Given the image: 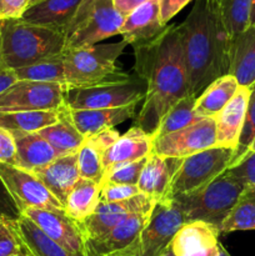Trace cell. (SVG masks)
Segmentation results:
<instances>
[{
  "label": "cell",
  "mask_w": 255,
  "mask_h": 256,
  "mask_svg": "<svg viewBox=\"0 0 255 256\" xmlns=\"http://www.w3.org/2000/svg\"><path fill=\"white\" fill-rule=\"evenodd\" d=\"M134 54L135 75L146 84L144 104L134 126L154 136L165 114L189 95L179 25H168L154 42L135 48Z\"/></svg>",
  "instance_id": "6da1fadb"
},
{
  "label": "cell",
  "mask_w": 255,
  "mask_h": 256,
  "mask_svg": "<svg viewBox=\"0 0 255 256\" xmlns=\"http://www.w3.org/2000/svg\"><path fill=\"white\" fill-rule=\"evenodd\" d=\"M179 30L188 72V92L198 99L214 80L229 74L232 39L209 0H195Z\"/></svg>",
  "instance_id": "7a4b0ae2"
},
{
  "label": "cell",
  "mask_w": 255,
  "mask_h": 256,
  "mask_svg": "<svg viewBox=\"0 0 255 256\" xmlns=\"http://www.w3.org/2000/svg\"><path fill=\"white\" fill-rule=\"evenodd\" d=\"M65 52L62 32L8 19L0 32V69L16 70L35 62L59 56Z\"/></svg>",
  "instance_id": "3957f363"
},
{
  "label": "cell",
  "mask_w": 255,
  "mask_h": 256,
  "mask_svg": "<svg viewBox=\"0 0 255 256\" xmlns=\"http://www.w3.org/2000/svg\"><path fill=\"white\" fill-rule=\"evenodd\" d=\"M126 45L128 42L122 40L112 44L65 50L62 52L65 86L84 88L129 79L132 75L122 72L116 65Z\"/></svg>",
  "instance_id": "277c9868"
},
{
  "label": "cell",
  "mask_w": 255,
  "mask_h": 256,
  "mask_svg": "<svg viewBox=\"0 0 255 256\" xmlns=\"http://www.w3.org/2000/svg\"><path fill=\"white\" fill-rule=\"evenodd\" d=\"M244 189L245 185L226 170L206 186L172 199L179 204L185 222H206L220 232Z\"/></svg>",
  "instance_id": "5b68a950"
},
{
  "label": "cell",
  "mask_w": 255,
  "mask_h": 256,
  "mask_svg": "<svg viewBox=\"0 0 255 256\" xmlns=\"http://www.w3.org/2000/svg\"><path fill=\"white\" fill-rule=\"evenodd\" d=\"M124 16L114 0H82L74 18L65 29V50L96 45L102 40L120 34Z\"/></svg>",
  "instance_id": "8992f818"
},
{
  "label": "cell",
  "mask_w": 255,
  "mask_h": 256,
  "mask_svg": "<svg viewBox=\"0 0 255 256\" xmlns=\"http://www.w3.org/2000/svg\"><path fill=\"white\" fill-rule=\"evenodd\" d=\"M146 84L138 75L122 82L84 88H65V105L72 110L115 109L145 99Z\"/></svg>",
  "instance_id": "52a82bcc"
},
{
  "label": "cell",
  "mask_w": 255,
  "mask_h": 256,
  "mask_svg": "<svg viewBox=\"0 0 255 256\" xmlns=\"http://www.w3.org/2000/svg\"><path fill=\"white\" fill-rule=\"evenodd\" d=\"M185 222L184 214L174 199L155 202L138 240L119 256H160Z\"/></svg>",
  "instance_id": "ba28073f"
},
{
  "label": "cell",
  "mask_w": 255,
  "mask_h": 256,
  "mask_svg": "<svg viewBox=\"0 0 255 256\" xmlns=\"http://www.w3.org/2000/svg\"><path fill=\"white\" fill-rule=\"evenodd\" d=\"M234 154L232 149L214 146L182 159L170 185L168 199L194 192L214 182L229 169Z\"/></svg>",
  "instance_id": "9c48e42d"
},
{
  "label": "cell",
  "mask_w": 255,
  "mask_h": 256,
  "mask_svg": "<svg viewBox=\"0 0 255 256\" xmlns=\"http://www.w3.org/2000/svg\"><path fill=\"white\" fill-rule=\"evenodd\" d=\"M65 85L18 80L0 94V112H52L65 106Z\"/></svg>",
  "instance_id": "30bf717a"
},
{
  "label": "cell",
  "mask_w": 255,
  "mask_h": 256,
  "mask_svg": "<svg viewBox=\"0 0 255 256\" xmlns=\"http://www.w3.org/2000/svg\"><path fill=\"white\" fill-rule=\"evenodd\" d=\"M0 182L14 202L18 215L26 209L65 212L62 202L32 172L28 170L0 162Z\"/></svg>",
  "instance_id": "8fae6325"
},
{
  "label": "cell",
  "mask_w": 255,
  "mask_h": 256,
  "mask_svg": "<svg viewBox=\"0 0 255 256\" xmlns=\"http://www.w3.org/2000/svg\"><path fill=\"white\" fill-rule=\"evenodd\" d=\"M218 146L214 118H202L195 124L154 140L152 152L164 158L185 159Z\"/></svg>",
  "instance_id": "7c38bea8"
},
{
  "label": "cell",
  "mask_w": 255,
  "mask_h": 256,
  "mask_svg": "<svg viewBox=\"0 0 255 256\" xmlns=\"http://www.w3.org/2000/svg\"><path fill=\"white\" fill-rule=\"evenodd\" d=\"M154 204L155 200L144 194H139L125 202H105L100 200L95 212L84 222L76 224L84 240L98 239L124 222L130 215L150 212Z\"/></svg>",
  "instance_id": "4fadbf2b"
},
{
  "label": "cell",
  "mask_w": 255,
  "mask_h": 256,
  "mask_svg": "<svg viewBox=\"0 0 255 256\" xmlns=\"http://www.w3.org/2000/svg\"><path fill=\"white\" fill-rule=\"evenodd\" d=\"M19 215L34 222L48 238L72 254L84 256V238L79 226L65 212L45 209H26Z\"/></svg>",
  "instance_id": "5bb4252c"
},
{
  "label": "cell",
  "mask_w": 255,
  "mask_h": 256,
  "mask_svg": "<svg viewBox=\"0 0 255 256\" xmlns=\"http://www.w3.org/2000/svg\"><path fill=\"white\" fill-rule=\"evenodd\" d=\"M152 212V210H150ZM150 212H136L98 239L84 240V256H119L134 245Z\"/></svg>",
  "instance_id": "9a60e30c"
},
{
  "label": "cell",
  "mask_w": 255,
  "mask_h": 256,
  "mask_svg": "<svg viewBox=\"0 0 255 256\" xmlns=\"http://www.w3.org/2000/svg\"><path fill=\"white\" fill-rule=\"evenodd\" d=\"M166 28L160 20L159 0H150L124 18L120 35L135 49L154 42Z\"/></svg>",
  "instance_id": "2e32d148"
},
{
  "label": "cell",
  "mask_w": 255,
  "mask_h": 256,
  "mask_svg": "<svg viewBox=\"0 0 255 256\" xmlns=\"http://www.w3.org/2000/svg\"><path fill=\"white\" fill-rule=\"evenodd\" d=\"M219 230L202 222H185L172 242L176 256H219Z\"/></svg>",
  "instance_id": "e0dca14e"
},
{
  "label": "cell",
  "mask_w": 255,
  "mask_h": 256,
  "mask_svg": "<svg viewBox=\"0 0 255 256\" xmlns=\"http://www.w3.org/2000/svg\"><path fill=\"white\" fill-rule=\"evenodd\" d=\"M154 136L142 132L140 128L132 126L105 152L102 156L104 174L120 165L129 164L145 159L152 152Z\"/></svg>",
  "instance_id": "ac0fdd59"
},
{
  "label": "cell",
  "mask_w": 255,
  "mask_h": 256,
  "mask_svg": "<svg viewBox=\"0 0 255 256\" xmlns=\"http://www.w3.org/2000/svg\"><path fill=\"white\" fill-rule=\"evenodd\" d=\"M182 162V159L164 158L152 152L148 156L138 182L140 192L152 198L155 202L168 199L170 185Z\"/></svg>",
  "instance_id": "d6986e66"
},
{
  "label": "cell",
  "mask_w": 255,
  "mask_h": 256,
  "mask_svg": "<svg viewBox=\"0 0 255 256\" xmlns=\"http://www.w3.org/2000/svg\"><path fill=\"white\" fill-rule=\"evenodd\" d=\"M250 96V88L239 86L238 92L226 104V106L214 116L216 124L218 146L228 148L235 152L239 144L240 135L244 126L245 112Z\"/></svg>",
  "instance_id": "ffe728a7"
},
{
  "label": "cell",
  "mask_w": 255,
  "mask_h": 256,
  "mask_svg": "<svg viewBox=\"0 0 255 256\" xmlns=\"http://www.w3.org/2000/svg\"><path fill=\"white\" fill-rule=\"evenodd\" d=\"M136 105H129L115 109H86L72 110L65 106V112L78 132L88 139L95 134L112 129L115 125L122 124L128 119L136 116Z\"/></svg>",
  "instance_id": "44dd1931"
},
{
  "label": "cell",
  "mask_w": 255,
  "mask_h": 256,
  "mask_svg": "<svg viewBox=\"0 0 255 256\" xmlns=\"http://www.w3.org/2000/svg\"><path fill=\"white\" fill-rule=\"evenodd\" d=\"M65 208L70 192L80 179L78 152L60 156L46 166L32 172Z\"/></svg>",
  "instance_id": "7402d4cb"
},
{
  "label": "cell",
  "mask_w": 255,
  "mask_h": 256,
  "mask_svg": "<svg viewBox=\"0 0 255 256\" xmlns=\"http://www.w3.org/2000/svg\"><path fill=\"white\" fill-rule=\"evenodd\" d=\"M82 0H38L29 5L20 19L25 22L65 32Z\"/></svg>",
  "instance_id": "603a6c76"
},
{
  "label": "cell",
  "mask_w": 255,
  "mask_h": 256,
  "mask_svg": "<svg viewBox=\"0 0 255 256\" xmlns=\"http://www.w3.org/2000/svg\"><path fill=\"white\" fill-rule=\"evenodd\" d=\"M229 74L239 86L252 88L255 84V26H249L232 39Z\"/></svg>",
  "instance_id": "cb8c5ba5"
},
{
  "label": "cell",
  "mask_w": 255,
  "mask_h": 256,
  "mask_svg": "<svg viewBox=\"0 0 255 256\" xmlns=\"http://www.w3.org/2000/svg\"><path fill=\"white\" fill-rule=\"evenodd\" d=\"M16 146V166L28 172L42 169L60 158L56 150L39 134L14 135Z\"/></svg>",
  "instance_id": "d4e9b609"
},
{
  "label": "cell",
  "mask_w": 255,
  "mask_h": 256,
  "mask_svg": "<svg viewBox=\"0 0 255 256\" xmlns=\"http://www.w3.org/2000/svg\"><path fill=\"white\" fill-rule=\"evenodd\" d=\"M239 89L232 75H222L212 82L200 94L194 105V112L200 118H214L226 106Z\"/></svg>",
  "instance_id": "484cf974"
},
{
  "label": "cell",
  "mask_w": 255,
  "mask_h": 256,
  "mask_svg": "<svg viewBox=\"0 0 255 256\" xmlns=\"http://www.w3.org/2000/svg\"><path fill=\"white\" fill-rule=\"evenodd\" d=\"M14 228L22 246L32 256H80L52 242L24 215H18L14 219Z\"/></svg>",
  "instance_id": "4316f807"
},
{
  "label": "cell",
  "mask_w": 255,
  "mask_h": 256,
  "mask_svg": "<svg viewBox=\"0 0 255 256\" xmlns=\"http://www.w3.org/2000/svg\"><path fill=\"white\" fill-rule=\"evenodd\" d=\"M100 194H102V185L80 178L65 202V214L75 222H84L99 205Z\"/></svg>",
  "instance_id": "83f0119b"
},
{
  "label": "cell",
  "mask_w": 255,
  "mask_h": 256,
  "mask_svg": "<svg viewBox=\"0 0 255 256\" xmlns=\"http://www.w3.org/2000/svg\"><path fill=\"white\" fill-rule=\"evenodd\" d=\"M65 106L60 110V118L55 124L44 128L39 132V134L56 150L60 156L75 154L79 152L85 142V138L78 132L66 115Z\"/></svg>",
  "instance_id": "f1b7e54d"
},
{
  "label": "cell",
  "mask_w": 255,
  "mask_h": 256,
  "mask_svg": "<svg viewBox=\"0 0 255 256\" xmlns=\"http://www.w3.org/2000/svg\"><path fill=\"white\" fill-rule=\"evenodd\" d=\"M59 118L60 110L0 112V128L9 132L12 136L19 134H32L55 124Z\"/></svg>",
  "instance_id": "f546056e"
},
{
  "label": "cell",
  "mask_w": 255,
  "mask_h": 256,
  "mask_svg": "<svg viewBox=\"0 0 255 256\" xmlns=\"http://www.w3.org/2000/svg\"><path fill=\"white\" fill-rule=\"evenodd\" d=\"M255 230V186L246 185L230 214L224 220L220 234Z\"/></svg>",
  "instance_id": "4dcf8cb0"
},
{
  "label": "cell",
  "mask_w": 255,
  "mask_h": 256,
  "mask_svg": "<svg viewBox=\"0 0 255 256\" xmlns=\"http://www.w3.org/2000/svg\"><path fill=\"white\" fill-rule=\"evenodd\" d=\"M209 2L219 12L232 39L242 34L250 26L252 0H209Z\"/></svg>",
  "instance_id": "1f68e13d"
},
{
  "label": "cell",
  "mask_w": 255,
  "mask_h": 256,
  "mask_svg": "<svg viewBox=\"0 0 255 256\" xmlns=\"http://www.w3.org/2000/svg\"><path fill=\"white\" fill-rule=\"evenodd\" d=\"M195 102H196V99L189 96V95L178 102L160 122L159 128L154 135V140L165 136L168 134H172V132H179V130L190 126V125L202 120V118L198 116L196 112H194Z\"/></svg>",
  "instance_id": "d6a6232c"
},
{
  "label": "cell",
  "mask_w": 255,
  "mask_h": 256,
  "mask_svg": "<svg viewBox=\"0 0 255 256\" xmlns=\"http://www.w3.org/2000/svg\"><path fill=\"white\" fill-rule=\"evenodd\" d=\"M18 80H32L40 82H56L65 85L64 58L62 54L59 56L50 58L42 62H35L29 66L14 70Z\"/></svg>",
  "instance_id": "836d02e7"
},
{
  "label": "cell",
  "mask_w": 255,
  "mask_h": 256,
  "mask_svg": "<svg viewBox=\"0 0 255 256\" xmlns=\"http://www.w3.org/2000/svg\"><path fill=\"white\" fill-rule=\"evenodd\" d=\"M102 156L104 154L89 139H85L84 144L78 152V169L80 178L102 185L104 178Z\"/></svg>",
  "instance_id": "e575fe53"
},
{
  "label": "cell",
  "mask_w": 255,
  "mask_h": 256,
  "mask_svg": "<svg viewBox=\"0 0 255 256\" xmlns=\"http://www.w3.org/2000/svg\"><path fill=\"white\" fill-rule=\"evenodd\" d=\"M255 139V84L250 88V96L248 102L246 112H245L244 126H242V135H240L239 144H238L236 150H235L234 159L230 166L236 164L238 162L245 156L248 152L250 150L252 142Z\"/></svg>",
  "instance_id": "d590c367"
},
{
  "label": "cell",
  "mask_w": 255,
  "mask_h": 256,
  "mask_svg": "<svg viewBox=\"0 0 255 256\" xmlns=\"http://www.w3.org/2000/svg\"><path fill=\"white\" fill-rule=\"evenodd\" d=\"M148 158L138 162H129V164L120 165L114 168L104 174L102 178V184H120V185H138L142 175L144 165L146 162Z\"/></svg>",
  "instance_id": "8d00e7d4"
},
{
  "label": "cell",
  "mask_w": 255,
  "mask_h": 256,
  "mask_svg": "<svg viewBox=\"0 0 255 256\" xmlns=\"http://www.w3.org/2000/svg\"><path fill=\"white\" fill-rule=\"evenodd\" d=\"M22 249L14 228V219L0 216V256H12Z\"/></svg>",
  "instance_id": "74e56055"
},
{
  "label": "cell",
  "mask_w": 255,
  "mask_h": 256,
  "mask_svg": "<svg viewBox=\"0 0 255 256\" xmlns=\"http://www.w3.org/2000/svg\"><path fill=\"white\" fill-rule=\"evenodd\" d=\"M142 194L138 185H120V184H102L100 200L105 202H125L136 195Z\"/></svg>",
  "instance_id": "f35d334b"
},
{
  "label": "cell",
  "mask_w": 255,
  "mask_h": 256,
  "mask_svg": "<svg viewBox=\"0 0 255 256\" xmlns=\"http://www.w3.org/2000/svg\"><path fill=\"white\" fill-rule=\"evenodd\" d=\"M228 172L236 178L239 182L246 185H254L255 186V152H246L244 158L236 164L230 166Z\"/></svg>",
  "instance_id": "ab89813d"
},
{
  "label": "cell",
  "mask_w": 255,
  "mask_h": 256,
  "mask_svg": "<svg viewBox=\"0 0 255 256\" xmlns=\"http://www.w3.org/2000/svg\"><path fill=\"white\" fill-rule=\"evenodd\" d=\"M0 162L16 166V146L14 136L0 128Z\"/></svg>",
  "instance_id": "60d3db41"
},
{
  "label": "cell",
  "mask_w": 255,
  "mask_h": 256,
  "mask_svg": "<svg viewBox=\"0 0 255 256\" xmlns=\"http://www.w3.org/2000/svg\"><path fill=\"white\" fill-rule=\"evenodd\" d=\"M28 5V0H0V20L20 19Z\"/></svg>",
  "instance_id": "b9f144b4"
},
{
  "label": "cell",
  "mask_w": 255,
  "mask_h": 256,
  "mask_svg": "<svg viewBox=\"0 0 255 256\" xmlns=\"http://www.w3.org/2000/svg\"><path fill=\"white\" fill-rule=\"evenodd\" d=\"M192 0H159L160 20L164 25L175 16L179 12H182Z\"/></svg>",
  "instance_id": "7bdbcfd3"
},
{
  "label": "cell",
  "mask_w": 255,
  "mask_h": 256,
  "mask_svg": "<svg viewBox=\"0 0 255 256\" xmlns=\"http://www.w3.org/2000/svg\"><path fill=\"white\" fill-rule=\"evenodd\" d=\"M120 138V134L118 130L115 129H106L104 132H99V134H95L92 136L88 138L102 154H105L108 149L116 142Z\"/></svg>",
  "instance_id": "ee69618b"
},
{
  "label": "cell",
  "mask_w": 255,
  "mask_h": 256,
  "mask_svg": "<svg viewBox=\"0 0 255 256\" xmlns=\"http://www.w3.org/2000/svg\"><path fill=\"white\" fill-rule=\"evenodd\" d=\"M148 2H150V0H114V5L118 12L125 18L130 12H134L136 8L142 6V4Z\"/></svg>",
  "instance_id": "f6af8a7d"
},
{
  "label": "cell",
  "mask_w": 255,
  "mask_h": 256,
  "mask_svg": "<svg viewBox=\"0 0 255 256\" xmlns=\"http://www.w3.org/2000/svg\"><path fill=\"white\" fill-rule=\"evenodd\" d=\"M15 82H18V78L12 70L0 69V94L12 86Z\"/></svg>",
  "instance_id": "bcb514c9"
},
{
  "label": "cell",
  "mask_w": 255,
  "mask_h": 256,
  "mask_svg": "<svg viewBox=\"0 0 255 256\" xmlns=\"http://www.w3.org/2000/svg\"><path fill=\"white\" fill-rule=\"evenodd\" d=\"M250 26H255V0H252V15H250Z\"/></svg>",
  "instance_id": "7dc6e473"
},
{
  "label": "cell",
  "mask_w": 255,
  "mask_h": 256,
  "mask_svg": "<svg viewBox=\"0 0 255 256\" xmlns=\"http://www.w3.org/2000/svg\"><path fill=\"white\" fill-rule=\"evenodd\" d=\"M160 256H176L174 254V252H172V244L169 245V246L166 248V249L164 250V252H162V255Z\"/></svg>",
  "instance_id": "c3c4849f"
},
{
  "label": "cell",
  "mask_w": 255,
  "mask_h": 256,
  "mask_svg": "<svg viewBox=\"0 0 255 256\" xmlns=\"http://www.w3.org/2000/svg\"><path fill=\"white\" fill-rule=\"evenodd\" d=\"M12 256H32V255H30V254H29V252H28V250L25 249L24 246H22V249L20 250V252H18V254H15V255H12Z\"/></svg>",
  "instance_id": "681fc988"
},
{
  "label": "cell",
  "mask_w": 255,
  "mask_h": 256,
  "mask_svg": "<svg viewBox=\"0 0 255 256\" xmlns=\"http://www.w3.org/2000/svg\"><path fill=\"white\" fill-rule=\"evenodd\" d=\"M219 256H232L229 254V252H228V250L225 249L224 246H222V250H220V254H219Z\"/></svg>",
  "instance_id": "f907efd6"
},
{
  "label": "cell",
  "mask_w": 255,
  "mask_h": 256,
  "mask_svg": "<svg viewBox=\"0 0 255 256\" xmlns=\"http://www.w3.org/2000/svg\"><path fill=\"white\" fill-rule=\"evenodd\" d=\"M249 152H255V139H254V142H252V146H250ZM245 155H246V154H245Z\"/></svg>",
  "instance_id": "816d5d0a"
},
{
  "label": "cell",
  "mask_w": 255,
  "mask_h": 256,
  "mask_svg": "<svg viewBox=\"0 0 255 256\" xmlns=\"http://www.w3.org/2000/svg\"><path fill=\"white\" fill-rule=\"evenodd\" d=\"M38 0H28V2H29V5H32V4H34V2H36ZM29 5H28V6H29Z\"/></svg>",
  "instance_id": "f5cc1de1"
},
{
  "label": "cell",
  "mask_w": 255,
  "mask_h": 256,
  "mask_svg": "<svg viewBox=\"0 0 255 256\" xmlns=\"http://www.w3.org/2000/svg\"><path fill=\"white\" fill-rule=\"evenodd\" d=\"M2 20H0V32H2Z\"/></svg>",
  "instance_id": "db71d44e"
},
{
  "label": "cell",
  "mask_w": 255,
  "mask_h": 256,
  "mask_svg": "<svg viewBox=\"0 0 255 256\" xmlns=\"http://www.w3.org/2000/svg\"><path fill=\"white\" fill-rule=\"evenodd\" d=\"M2 212H0V216H2Z\"/></svg>",
  "instance_id": "11a10c76"
},
{
  "label": "cell",
  "mask_w": 255,
  "mask_h": 256,
  "mask_svg": "<svg viewBox=\"0 0 255 256\" xmlns=\"http://www.w3.org/2000/svg\"></svg>",
  "instance_id": "9f6ffc18"
}]
</instances>
